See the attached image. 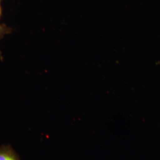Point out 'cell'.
<instances>
[{
	"label": "cell",
	"mask_w": 160,
	"mask_h": 160,
	"mask_svg": "<svg viewBox=\"0 0 160 160\" xmlns=\"http://www.w3.org/2000/svg\"><path fill=\"white\" fill-rule=\"evenodd\" d=\"M1 1L2 0H0V19L2 14V7L1 5ZM12 29L10 28H8L5 24L0 23V40L4 38V36L6 34H10L12 33ZM0 58H1V60L2 61V53L1 52V51H0Z\"/></svg>",
	"instance_id": "7a4b0ae2"
},
{
	"label": "cell",
	"mask_w": 160,
	"mask_h": 160,
	"mask_svg": "<svg viewBox=\"0 0 160 160\" xmlns=\"http://www.w3.org/2000/svg\"><path fill=\"white\" fill-rule=\"evenodd\" d=\"M0 160H20L10 145L0 147Z\"/></svg>",
	"instance_id": "6da1fadb"
}]
</instances>
